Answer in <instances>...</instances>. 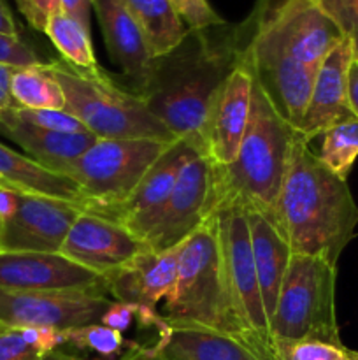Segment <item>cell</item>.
Segmentation results:
<instances>
[{"instance_id":"cell-12","label":"cell","mask_w":358,"mask_h":360,"mask_svg":"<svg viewBox=\"0 0 358 360\" xmlns=\"http://www.w3.org/2000/svg\"><path fill=\"white\" fill-rule=\"evenodd\" d=\"M211 192V162L200 150L188 157L175 185L144 243L153 252L181 245L207 218Z\"/></svg>"},{"instance_id":"cell-11","label":"cell","mask_w":358,"mask_h":360,"mask_svg":"<svg viewBox=\"0 0 358 360\" xmlns=\"http://www.w3.org/2000/svg\"><path fill=\"white\" fill-rule=\"evenodd\" d=\"M83 207L55 197L18 192L14 213L2 221L0 252L60 253Z\"/></svg>"},{"instance_id":"cell-25","label":"cell","mask_w":358,"mask_h":360,"mask_svg":"<svg viewBox=\"0 0 358 360\" xmlns=\"http://www.w3.org/2000/svg\"><path fill=\"white\" fill-rule=\"evenodd\" d=\"M11 94L18 108L65 111L62 86L48 70V62L37 67H18L11 81Z\"/></svg>"},{"instance_id":"cell-2","label":"cell","mask_w":358,"mask_h":360,"mask_svg":"<svg viewBox=\"0 0 358 360\" xmlns=\"http://www.w3.org/2000/svg\"><path fill=\"white\" fill-rule=\"evenodd\" d=\"M267 217L291 253L323 257L337 266L354 236L358 207L346 179L333 174L298 134L283 185Z\"/></svg>"},{"instance_id":"cell-28","label":"cell","mask_w":358,"mask_h":360,"mask_svg":"<svg viewBox=\"0 0 358 360\" xmlns=\"http://www.w3.org/2000/svg\"><path fill=\"white\" fill-rule=\"evenodd\" d=\"M318 158L333 174L346 179L358 158V118H347L326 130Z\"/></svg>"},{"instance_id":"cell-8","label":"cell","mask_w":358,"mask_h":360,"mask_svg":"<svg viewBox=\"0 0 358 360\" xmlns=\"http://www.w3.org/2000/svg\"><path fill=\"white\" fill-rule=\"evenodd\" d=\"M220 248L225 299L235 340L272 360V338L262 299L251 236L244 211H220Z\"/></svg>"},{"instance_id":"cell-14","label":"cell","mask_w":358,"mask_h":360,"mask_svg":"<svg viewBox=\"0 0 358 360\" xmlns=\"http://www.w3.org/2000/svg\"><path fill=\"white\" fill-rule=\"evenodd\" d=\"M251 98L253 72L239 56L214 98L202 134V153L213 165H228L237 157L251 115Z\"/></svg>"},{"instance_id":"cell-22","label":"cell","mask_w":358,"mask_h":360,"mask_svg":"<svg viewBox=\"0 0 358 360\" xmlns=\"http://www.w3.org/2000/svg\"><path fill=\"white\" fill-rule=\"evenodd\" d=\"M0 179L18 192L39 193L79 204L86 211L83 190L69 176L42 167L25 153L11 150L0 143Z\"/></svg>"},{"instance_id":"cell-20","label":"cell","mask_w":358,"mask_h":360,"mask_svg":"<svg viewBox=\"0 0 358 360\" xmlns=\"http://www.w3.org/2000/svg\"><path fill=\"white\" fill-rule=\"evenodd\" d=\"M0 136L14 141L39 165L63 176L67 167L97 141L90 132H56L28 125L14 118L9 109L0 112Z\"/></svg>"},{"instance_id":"cell-44","label":"cell","mask_w":358,"mask_h":360,"mask_svg":"<svg viewBox=\"0 0 358 360\" xmlns=\"http://www.w3.org/2000/svg\"><path fill=\"white\" fill-rule=\"evenodd\" d=\"M351 42H353L354 60H358V34H357V35H351Z\"/></svg>"},{"instance_id":"cell-27","label":"cell","mask_w":358,"mask_h":360,"mask_svg":"<svg viewBox=\"0 0 358 360\" xmlns=\"http://www.w3.org/2000/svg\"><path fill=\"white\" fill-rule=\"evenodd\" d=\"M62 345L63 330L53 327H6L0 330V360H42Z\"/></svg>"},{"instance_id":"cell-19","label":"cell","mask_w":358,"mask_h":360,"mask_svg":"<svg viewBox=\"0 0 358 360\" xmlns=\"http://www.w3.org/2000/svg\"><path fill=\"white\" fill-rule=\"evenodd\" d=\"M93 9L112 62L135 83V94L142 90L153 67L144 34L121 0H93Z\"/></svg>"},{"instance_id":"cell-23","label":"cell","mask_w":358,"mask_h":360,"mask_svg":"<svg viewBox=\"0 0 358 360\" xmlns=\"http://www.w3.org/2000/svg\"><path fill=\"white\" fill-rule=\"evenodd\" d=\"M161 354L167 360H267L235 338L193 327H171Z\"/></svg>"},{"instance_id":"cell-29","label":"cell","mask_w":358,"mask_h":360,"mask_svg":"<svg viewBox=\"0 0 358 360\" xmlns=\"http://www.w3.org/2000/svg\"><path fill=\"white\" fill-rule=\"evenodd\" d=\"M63 341L70 347L95 352L102 357H116L119 354H126L130 348L137 345L132 341H126L121 333L100 322L63 330Z\"/></svg>"},{"instance_id":"cell-1","label":"cell","mask_w":358,"mask_h":360,"mask_svg":"<svg viewBox=\"0 0 358 360\" xmlns=\"http://www.w3.org/2000/svg\"><path fill=\"white\" fill-rule=\"evenodd\" d=\"M344 37L316 0H277L260 13L239 56L297 130L323 60Z\"/></svg>"},{"instance_id":"cell-18","label":"cell","mask_w":358,"mask_h":360,"mask_svg":"<svg viewBox=\"0 0 358 360\" xmlns=\"http://www.w3.org/2000/svg\"><path fill=\"white\" fill-rule=\"evenodd\" d=\"M181 246L183 243L165 252L147 250L105 274L109 297L157 309L174 288Z\"/></svg>"},{"instance_id":"cell-26","label":"cell","mask_w":358,"mask_h":360,"mask_svg":"<svg viewBox=\"0 0 358 360\" xmlns=\"http://www.w3.org/2000/svg\"><path fill=\"white\" fill-rule=\"evenodd\" d=\"M44 34L62 55V60L81 70H100L95 56L91 35L86 27L65 13H56L49 18Z\"/></svg>"},{"instance_id":"cell-17","label":"cell","mask_w":358,"mask_h":360,"mask_svg":"<svg viewBox=\"0 0 358 360\" xmlns=\"http://www.w3.org/2000/svg\"><path fill=\"white\" fill-rule=\"evenodd\" d=\"M353 60L351 37H344L323 60L312 84L307 108L297 129L305 141L314 139L337 123L353 118L347 102V72Z\"/></svg>"},{"instance_id":"cell-7","label":"cell","mask_w":358,"mask_h":360,"mask_svg":"<svg viewBox=\"0 0 358 360\" xmlns=\"http://www.w3.org/2000/svg\"><path fill=\"white\" fill-rule=\"evenodd\" d=\"M337 266L323 257L291 253L276 309L272 341H321L343 347L336 316Z\"/></svg>"},{"instance_id":"cell-32","label":"cell","mask_w":358,"mask_h":360,"mask_svg":"<svg viewBox=\"0 0 358 360\" xmlns=\"http://www.w3.org/2000/svg\"><path fill=\"white\" fill-rule=\"evenodd\" d=\"M190 32H206L225 25L223 18L213 9L209 0H168Z\"/></svg>"},{"instance_id":"cell-33","label":"cell","mask_w":358,"mask_h":360,"mask_svg":"<svg viewBox=\"0 0 358 360\" xmlns=\"http://www.w3.org/2000/svg\"><path fill=\"white\" fill-rule=\"evenodd\" d=\"M0 63L11 67H37L46 62H42L34 48L21 37L0 35Z\"/></svg>"},{"instance_id":"cell-16","label":"cell","mask_w":358,"mask_h":360,"mask_svg":"<svg viewBox=\"0 0 358 360\" xmlns=\"http://www.w3.org/2000/svg\"><path fill=\"white\" fill-rule=\"evenodd\" d=\"M195 150L199 148L188 139H178L174 144H171V148L140 179L128 199L112 211L109 220L118 221L144 241L157 218L160 217L183 165Z\"/></svg>"},{"instance_id":"cell-13","label":"cell","mask_w":358,"mask_h":360,"mask_svg":"<svg viewBox=\"0 0 358 360\" xmlns=\"http://www.w3.org/2000/svg\"><path fill=\"white\" fill-rule=\"evenodd\" d=\"M0 288L79 292L109 297L105 276L72 262L62 253L0 252Z\"/></svg>"},{"instance_id":"cell-31","label":"cell","mask_w":358,"mask_h":360,"mask_svg":"<svg viewBox=\"0 0 358 360\" xmlns=\"http://www.w3.org/2000/svg\"><path fill=\"white\" fill-rule=\"evenodd\" d=\"M9 112L20 122L56 132H88L83 123L69 111H53V109H25L13 105Z\"/></svg>"},{"instance_id":"cell-46","label":"cell","mask_w":358,"mask_h":360,"mask_svg":"<svg viewBox=\"0 0 358 360\" xmlns=\"http://www.w3.org/2000/svg\"><path fill=\"white\" fill-rule=\"evenodd\" d=\"M67 360H88V359H81V357H74V355H67Z\"/></svg>"},{"instance_id":"cell-40","label":"cell","mask_w":358,"mask_h":360,"mask_svg":"<svg viewBox=\"0 0 358 360\" xmlns=\"http://www.w3.org/2000/svg\"><path fill=\"white\" fill-rule=\"evenodd\" d=\"M347 102H350L351 112L358 118V60H353L347 72Z\"/></svg>"},{"instance_id":"cell-34","label":"cell","mask_w":358,"mask_h":360,"mask_svg":"<svg viewBox=\"0 0 358 360\" xmlns=\"http://www.w3.org/2000/svg\"><path fill=\"white\" fill-rule=\"evenodd\" d=\"M346 37L358 34V0H316Z\"/></svg>"},{"instance_id":"cell-48","label":"cell","mask_w":358,"mask_h":360,"mask_svg":"<svg viewBox=\"0 0 358 360\" xmlns=\"http://www.w3.org/2000/svg\"><path fill=\"white\" fill-rule=\"evenodd\" d=\"M0 234H2V221H0Z\"/></svg>"},{"instance_id":"cell-3","label":"cell","mask_w":358,"mask_h":360,"mask_svg":"<svg viewBox=\"0 0 358 360\" xmlns=\"http://www.w3.org/2000/svg\"><path fill=\"white\" fill-rule=\"evenodd\" d=\"M297 136L253 76L251 115L237 157L228 165L211 164L207 217L227 210L269 214Z\"/></svg>"},{"instance_id":"cell-42","label":"cell","mask_w":358,"mask_h":360,"mask_svg":"<svg viewBox=\"0 0 358 360\" xmlns=\"http://www.w3.org/2000/svg\"><path fill=\"white\" fill-rule=\"evenodd\" d=\"M16 195L18 190L0 188V221L7 220L14 213L16 207Z\"/></svg>"},{"instance_id":"cell-6","label":"cell","mask_w":358,"mask_h":360,"mask_svg":"<svg viewBox=\"0 0 358 360\" xmlns=\"http://www.w3.org/2000/svg\"><path fill=\"white\" fill-rule=\"evenodd\" d=\"M164 308L161 316L171 327L216 330L234 338L225 299L218 214H209L183 241L178 276Z\"/></svg>"},{"instance_id":"cell-47","label":"cell","mask_w":358,"mask_h":360,"mask_svg":"<svg viewBox=\"0 0 358 360\" xmlns=\"http://www.w3.org/2000/svg\"><path fill=\"white\" fill-rule=\"evenodd\" d=\"M0 188H11V186L7 185V183H4L2 179H0ZM11 190H14V188H11Z\"/></svg>"},{"instance_id":"cell-10","label":"cell","mask_w":358,"mask_h":360,"mask_svg":"<svg viewBox=\"0 0 358 360\" xmlns=\"http://www.w3.org/2000/svg\"><path fill=\"white\" fill-rule=\"evenodd\" d=\"M111 304L112 299L105 295L0 288V326L7 329H76L100 322L102 315Z\"/></svg>"},{"instance_id":"cell-37","label":"cell","mask_w":358,"mask_h":360,"mask_svg":"<svg viewBox=\"0 0 358 360\" xmlns=\"http://www.w3.org/2000/svg\"><path fill=\"white\" fill-rule=\"evenodd\" d=\"M91 9H93V0H60V11L79 21L88 30H90Z\"/></svg>"},{"instance_id":"cell-9","label":"cell","mask_w":358,"mask_h":360,"mask_svg":"<svg viewBox=\"0 0 358 360\" xmlns=\"http://www.w3.org/2000/svg\"><path fill=\"white\" fill-rule=\"evenodd\" d=\"M174 143L97 139L67 167L65 176L83 190L86 211L109 218Z\"/></svg>"},{"instance_id":"cell-45","label":"cell","mask_w":358,"mask_h":360,"mask_svg":"<svg viewBox=\"0 0 358 360\" xmlns=\"http://www.w3.org/2000/svg\"><path fill=\"white\" fill-rule=\"evenodd\" d=\"M347 360H358V352L347 350Z\"/></svg>"},{"instance_id":"cell-35","label":"cell","mask_w":358,"mask_h":360,"mask_svg":"<svg viewBox=\"0 0 358 360\" xmlns=\"http://www.w3.org/2000/svg\"><path fill=\"white\" fill-rule=\"evenodd\" d=\"M144 306L128 304V302L112 301V304L105 309L102 315L100 323L118 330V333H126L133 323L140 326V316H142Z\"/></svg>"},{"instance_id":"cell-49","label":"cell","mask_w":358,"mask_h":360,"mask_svg":"<svg viewBox=\"0 0 358 360\" xmlns=\"http://www.w3.org/2000/svg\"><path fill=\"white\" fill-rule=\"evenodd\" d=\"M2 329H6V327H4V326H0V330H2Z\"/></svg>"},{"instance_id":"cell-39","label":"cell","mask_w":358,"mask_h":360,"mask_svg":"<svg viewBox=\"0 0 358 360\" xmlns=\"http://www.w3.org/2000/svg\"><path fill=\"white\" fill-rule=\"evenodd\" d=\"M0 35H9V37H20V28L13 16L7 0H0Z\"/></svg>"},{"instance_id":"cell-5","label":"cell","mask_w":358,"mask_h":360,"mask_svg":"<svg viewBox=\"0 0 358 360\" xmlns=\"http://www.w3.org/2000/svg\"><path fill=\"white\" fill-rule=\"evenodd\" d=\"M48 70L65 94V111L76 116L97 139L178 141L140 95L123 90L102 69L91 72L65 60H53L48 62Z\"/></svg>"},{"instance_id":"cell-24","label":"cell","mask_w":358,"mask_h":360,"mask_svg":"<svg viewBox=\"0 0 358 360\" xmlns=\"http://www.w3.org/2000/svg\"><path fill=\"white\" fill-rule=\"evenodd\" d=\"M139 25L154 60L167 56L183 44L190 30L168 0H121Z\"/></svg>"},{"instance_id":"cell-30","label":"cell","mask_w":358,"mask_h":360,"mask_svg":"<svg viewBox=\"0 0 358 360\" xmlns=\"http://www.w3.org/2000/svg\"><path fill=\"white\" fill-rule=\"evenodd\" d=\"M272 360H347V350L321 341H272Z\"/></svg>"},{"instance_id":"cell-21","label":"cell","mask_w":358,"mask_h":360,"mask_svg":"<svg viewBox=\"0 0 358 360\" xmlns=\"http://www.w3.org/2000/svg\"><path fill=\"white\" fill-rule=\"evenodd\" d=\"M246 218H248L253 259H255L256 274H258L260 288H262L263 306H265L267 319L270 322L288 264H290L291 250L286 239L267 214L251 211V213H246Z\"/></svg>"},{"instance_id":"cell-36","label":"cell","mask_w":358,"mask_h":360,"mask_svg":"<svg viewBox=\"0 0 358 360\" xmlns=\"http://www.w3.org/2000/svg\"><path fill=\"white\" fill-rule=\"evenodd\" d=\"M18 9L34 30L44 34L53 14L60 13V0H16Z\"/></svg>"},{"instance_id":"cell-41","label":"cell","mask_w":358,"mask_h":360,"mask_svg":"<svg viewBox=\"0 0 358 360\" xmlns=\"http://www.w3.org/2000/svg\"><path fill=\"white\" fill-rule=\"evenodd\" d=\"M121 360H167L161 352L153 350L150 345H135L133 348H130Z\"/></svg>"},{"instance_id":"cell-43","label":"cell","mask_w":358,"mask_h":360,"mask_svg":"<svg viewBox=\"0 0 358 360\" xmlns=\"http://www.w3.org/2000/svg\"><path fill=\"white\" fill-rule=\"evenodd\" d=\"M42 360H67V354H63V352H60V350H55V352H51V354L46 355Z\"/></svg>"},{"instance_id":"cell-4","label":"cell","mask_w":358,"mask_h":360,"mask_svg":"<svg viewBox=\"0 0 358 360\" xmlns=\"http://www.w3.org/2000/svg\"><path fill=\"white\" fill-rule=\"evenodd\" d=\"M202 34L190 32L179 48L153 60L137 94L178 139L192 141L200 151L214 98L239 58V48L211 46Z\"/></svg>"},{"instance_id":"cell-15","label":"cell","mask_w":358,"mask_h":360,"mask_svg":"<svg viewBox=\"0 0 358 360\" xmlns=\"http://www.w3.org/2000/svg\"><path fill=\"white\" fill-rule=\"evenodd\" d=\"M147 250L151 248L142 239L118 221L83 211L70 227L60 253L105 276Z\"/></svg>"},{"instance_id":"cell-38","label":"cell","mask_w":358,"mask_h":360,"mask_svg":"<svg viewBox=\"0 0 358 360\" xmlns=\"http://www.w3.org/2000/svg\"><path fill=\"white\" fill-rule=\"evenodd\" d=\"M16 69L18 67L0 63V112L16 105L13 101V94H11V81H13V74Z\"/></svg>"}]
</instances>
